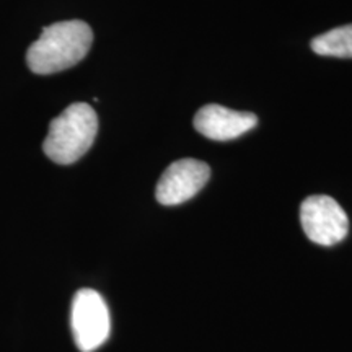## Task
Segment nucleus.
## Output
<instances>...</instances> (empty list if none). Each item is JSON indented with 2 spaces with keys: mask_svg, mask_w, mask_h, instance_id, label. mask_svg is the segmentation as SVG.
<instances>
[{
  "mask_svg": "<svg viewBox=\"0 0 352 352\" xmlns=\"http://www.w3.org/2000/svg\"><path fill=\"white\" fill-rule=\"evenodd\" d=\"M91 43L94 32L85 21H59L43 30L41 36L26 52V63L32 72L39 76L63 72L80 63L90 51Z\"/></svg>",
  "mask_w": 352,
  "mask_h": 352,
  "instance_id": "f257e3e1",
  "label": "nucleus"
},
{
  "mask_svg": "<svg viewBox=\"0 0 352 352\" xmlns=\"http://www.w3.org/2000/svg\"><path fill=\"white\" fill-rule=\"evenodd\" d=\"M98 132V116L87 103H74L51 121L43 151L59 165L76 164L90 151Z\"/></svg>",
  "mask_w": 352,
  "mask_h": 352,
  "instance_id": "f03ea898",
  "label": "nucleus"
},
{
  "mask_svg": "<svg viewBox=\"0 0 352 352\" xmlns=\"http://www.w3.org/2000/svg\"><path fill=\"white\" fill-rule=\"evenodd\" d=\"M74 341L82 352H94L108 340L111 320L104 298L94 289H80L70 308Z\"/></svg>",
  "mask_w": 352,
  "mask_h": 352,
  "instance_id": "7ed1b4c3",
  "label": "nucleus"
},
{
  "mask_svg": "<svg viewBox=\"0 0 352 352\" xmlns=\"http://www.w3.org/2000/svg\"><path fill=\"white\" fill-rule=\"evenodd\" d=\"M300 223L308 240L321 246L341 243L349 232V219L344 209L324 195L310 196L302 202Z\"/></svg>",
  "mask_w": 352,
  "mask_h": 352,
  "instance_id": "20e7f679",
  "label": "nucleus"
},
{
  "mask_svg": "<svg viewBox=\"0 0 352 352\" xmlns=\"http://www.w3.org/2000/svg\"><path fill=\"white\" fill-rule=\"evenodd\" d=\"M210 178V168L204 162L183 158L175 162L158 179L155 197L164 206H178L192 199Z\"/></svg>",
  "mask_w": 352,
  "mask_h": 352,
  "instance_id": "39448f33",
  "label": "nucleus"
},
{
  "mask_svg": "<svg viewBox=\"0 0 352 352\" xmlns=\"http://www.w3.org/2000/svg\"><path fill=\"white\" fill-rule=\"evenodd\" d=\"M256 124L258 118L253 113L233 111L220 104H206L195 116L196 131L212 140L236 139Z\"/></svg>",
  "mask_w": 352,
  "mask_h": 352,
  "instance_id": "423d86ee",
  "label": "nucleus"
},
{
  "mask_svg": "<svg viewBox=\"0 0 352 352\" xmlns=\"http://www.w3.org/2000/svg\"><path fill=\"white\" fill-rule=\"evenodd\" d=\"M311 50L318 56L352 59V23L311 39Z\"/></svg>",
  "mask_w": 352,
  "mask_h": 352,
  "instance_id": "0eeeda50",
  "label": "nucleus"
}]
</instances>
